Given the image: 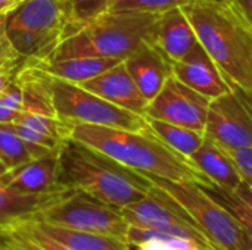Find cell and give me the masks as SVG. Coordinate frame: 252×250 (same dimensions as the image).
Listing matches in <instances>:
<instances>
[{
  "instance_id": "1",
  "label": "cell",
  "mask_w": 252,
  "mask_h": 250,
  "mask_svg": "<svg viewBox=\"0 0 252 250\" xmlns=\"http://www.w3.org/2000/svg\"><path fill=\"white\" fill-rule=\"evenodd\" d=\"M229 85L252 94V24L230 0H192L180 6Z\"/></svg>"
},
{
  "instance_id": "2",
  "label": "cell",
  "mask_w": 252,
  "mask_h": 250,
  "mask_svg": "<svg viewBox=\"0 0 252 250\" xmlns=\"http://www.w3.org/2000/svg\"><path fill=\"white\" fill-rule=\"evenodd\" d=\"M71 139L99 150L146 177L189 181L205 189L214 187L190 159L176 153L152 131H128L103 125L74 124Z\"/></svg>"
},
{
  "instance_id": "3",
  "label": "cell",
  "mask_w": 252,
  "mask_h": 250,
  "mask_svg": "<svg viewBox=\"0 0 252 250\" xmlns=\"http://www.w3.org/2000/svg\"><path fill=\"white\" fill-rule=\"evenodd\" d=\"M159 13L142 10H102L78 22L63 25L61 40L46 57H109L124 60L142 44L154 41Z\"/></svg>"
},
{
  "instance_id": "4",
  "label": "cell",
  "mask_w": 252,
  "mask_h": 250,
  "mask_svg": "<svg viewBox=\"0 0 252 250\" xmlns=\"http://www.w3.org/2000/svg\"><path fill=\"white\" fill-rule=\"evenodd\" d=\"M59 183L83 192L114 208H124L143 199L154 183L99 150L68 139L59 152Z\"/></svg>"
},
{
  "instance_id": "5",
  "label": "cell",
  "mask_w": 252,
  "mask_h": 250,
  "mask_svg": "<svg viewBox=\"0 0 252 250\" xmlns=\"http://www.w3.org/2000/svg\"><path fill=\"white\" fill-rule=\"evenodd\" d=\"M148 178L168 193L188 212L216 249L242 250L247 230L205 187L189 181H170L158 177Z\"/></svg>"
},
{
  "instance_id": "6",
  "label": "cell",
  "mask_w": 252,
  "mask_h": 250,
  "mask_svg": "<svg viewBox=\"0 0 252 250\" xmlns=\"http://www.w3.org/2000/svg\"><path fill=\"white\" fill-rule=\"evenodd\" d=\"M65 25L63 0H21L6 15V29L24 59H46Z\"/></svg>"
},
{
  "instance_id": "7",
  "label": "cell",
  "mask_w": 252,
  "mask_h": 250,
  "mask_svg": "<svg viewBox=\"0 0 252 250\" xmlns=\"http://www.w3.org/2000/svg\"><path fill=\"white\" fill-rule=\"evenodd\" d=\"M55 113L69 124H92L128 131H151L146 116L120 108L87 91L80 84L52 77Z\"/></svg>"
},
{
  "instance_id": "8",
  "label": "cell",
  "mask_w": 252,
  "mask_h": 250,
  "mask_svg": "<svg viewBox=\"0 0 252 250\" xmlns=\"http://www.w3.org/2000/svg\"><path fill=\"white\" fill-rule=\"evenodd\" d=\"M121 214L130 227L182 239L202 250H217L188 212L155 184L143 199L121 208Z\"/></svg>"
},
{
  "instance_id": "9",
  "label": "cell",
  "mask_w": 252,
  "mask_h": 250,
  "mask_svg": "<svg viewBox=\"0 0 252 250\" xmlns=\"http://www.w3.org/2000/svg\"><path fill=\"white\" fill-rule=\"evenodd\" d=\"M37 220L77 231L99 233L126 240L128 224L121 209L103 203L83 192H74L43 211Z\"/></svg>"
},
{
  "instance_id": "10",
  "label": "cell",
  "mask_w": 252,
  "mask_h": 250,
  "mask_svg": "<svg viewBox=\"0 0 252 250\" xmlns=\"http://www.w3.org/2000/svg\"><path fill=\"white\" fill-rule=\"evenodd\" d=\"M211 99L171 75L148 103L145 116L204 133Z\"/></svg>"
},
{
  "instance_id": "11",
  "label": "cell",
  "mask_w": 252,
  "mask_h": 250,
  "mask_svg": "<svg viewBox=\"0 0 252 250\" xmlns=\"http://www.w3.org/2000/svg\"><path fill=\"white\" fill-rule=\"evenodd\" d=\"M204 134L226 150L252 147V116L233 90L211 100Z\"/></svg>"
},
{
  "instance_id": "12",
  "label": "cell",
  "mask_w": 252,
  "mask_h": 250,
  "mask_svg": "<svg viewBox=\"0 0 252 250\" xmlns=\"http://www.w3.org/2000/svg\"><path fill=\"white\" fill-rule=\"evenodd\" d=\"M152 44H155L171 62L186 60L207 53L182 7L159 13Z\"/></svg>"
},
{
  "instance_id": "13",
  "label": "cell",
  "mask_w": 252,
  "mask_h": 250,
  "mask_svg": "<svg viewBox=\"0 0 252 250\" xmlns=\"http://www.w3.org/2000/svg\"><path fill=\"white\" fill-rule=\"evenodd\" d=\"M80 85L87 91L108 100L109 103L145 116V111L149 102L137 88L126 68L124 60L114 65L108 71L81 83Z\"/></svg>"
},
{
  "instance_id": "14",
  "label": "cell",
  "mask_w": 252,
  "mask_h": 250,
  "mask_svg": "<svg viewBox=\"0 0 252 250\" xmlns=\"http://www.w3.org/2000/svg\"><path fill=\"white\" fill-rule=\"evenodd\" d=\"M124 63L148 102L159 93L167 80L173 75L171 60L151 43L142 44L127 59H124Z\"/></svg>"
},
{
  "instance_id": "15",
  "label": "cell",
  "mask_w": 252,
  "mask_h": 250,
  "mask_svg": "<svg viewBox=\"0 0 252 250\" xmlns=\"http://www.w3.org/2000/svg\"><path fill=\"white\" fill-rule=\"evenodd\" d=\"M58 152L9 168L0 181L24 193H49L65 187L59 183Z\"/></svg>"
},
{
  "instance_id": "16",
  "label": "cell",
  "mask_w": 252,
  "mask_h": 250,
  "mask_svg": "<svg viewBox=\"0 0 252 250\" xmlns=\"http://www.w3.org/2000/svg\"><path fill=\"white\" fill-rule=\"evenodd\" d=\"M171 72L183 84L202 96L210 97L211 100L232 90L224 75L219 71L207 53L186 60L171 62Z\"/></svg>"
},
{
  "instance_id": "17",
  "label": "cell",
  "mask_w": 252,
  "mask_h": 250,
  "mask_svg": "<svg viewBox=\"0 0 252 250\" xmlns=\"http://www.w3.org/2000/svg\"><path fill=\"white\" fill-rule=\"evenodd\" d=\"M189 159L213 183L214 187L226 192H235L244 183L242 174L227 150L207 137Z\"/></svg>"
},
{
  "instance_id": "18",
  "label": "cell",
  "mask_w": 252,
  "mask_h": 250,
  "mask_svg": "<svg viewBox=\"0 0 252 250\" xmlns=\"http://www.w3.org/2000/svg\"><path fill=\"white\" fill-rule=\"evenodd\" d=\"M22 93V111L56 116L52 99V75L28 65L25 60L15 74Z\"/></svg>"
},
{
  "instance_id": "19",
  "label": "cell",
  "mask_w": 252,
  "mask_h": 250,
  "mask_svg": "<svg viewBox=\"0 0 252 250\" xmlns=\"http://www.w3.org/2000/svg\"><path fill=\"white\" fill-rule=\"evenodd\" d=\"M28 65H32L55 78L69 81L74 84H81L105 71L112 68L114 65L123 62L118 59L109 57H69L62 60H49V59H38L30 60L25 59Z\"/></svg>"
},
{
  "instance_id": "20",
  "label": "cell",
  "mask_w": 252,
  "mask_h": 250,
  "mask_svg": "<svg viewBox=\"0 0 252 250\" xmlns=\"http://www.w3.org/2000/svg\"><path fill=\"white\" fill-rule=\"evenodd\" d=\"M31 221L43 233H46L47 236L56 239L58 242L66 245L68 248L74 250H130V245L118 237L63 228V227L47 224L37 218H32Z\"/></svg>"
},
{
  "instance_id": "21",
  "label": "cell",
  "mask_w": 252,
  "mask_h": 250,
  "mask_svg": "<svg viewBox=\"0 0 252 250\" xmlns=\"http://www.w3.org/2000/svg\"><path fill=\"white\" fill-rule=\"evenodd\" d=\"M151 131L162 141L165 143L170 149H173L176 153L185 156V158H190L204 143L205 140V134L188 127H182V125H174V124H168L164 121H158V119H152V118H146Z\"/></svg>"
},
{
  "instance_id": "22",
  "label": "cell",
  "mask_w": 252,
  "mask_h": 250,
  "mask_svg": "<svg viewBox=\"0 0 252 250\" xmlns=\"http://www.w3.org/2000/svg\"><path fill=\"white\" fill-rule=\"evenodd\" d=\"M58 150H50L38 144L28 143L18 137L15 133L0 127V159L9 168L25 164L31 159H37L46 155H52Z\"/></svg>"
},
{
  "instance_id": "23",
  "label": "cell",
  "mask_w": 252,
  "mask_h": 250,
  "mask_svg": "<svg viewBox=\"0 0 252 250\" xmlns=\"http://www.w3.org/2000/svg\"><path fill=\"white\" fill-rule=\"evenodd\" d=\"M126 242L130 246H136V250H202L186 240L130 225L126 234Z\"/></svg>"
},
{
  "instance_id": "24",
  "label": "cell",
  "mask_w": 252,
  "mask_h": 250,
  "mask_svg": "<svg viewBox=\"0 0 252 250\" xmlns=\"http://www.w3.org/2000/svg\"><path fill=\"white\" fill-rule=\"evenodd\" d=\"M192 0H106L105 10H142L162 13Z\"/></svg>"
},
{
  "instance_id": "25",
  "label": "cell",
  "mask_w": 252,
  "mask_h": 250,
  "mask_svg": "<svg viewBox=\"0 0 252 250\" xmlns=\"http://www.w3.org/2000/svg\"><path fill=\"white\" fill-rule=\"evenodd\" d=\"M16 233H19L21 236H24L25 239H28L30 242H32L38 249L41 250H74L71 248H68L66 245L58 242L56 239L47 236L46 233H43L40 228H37L34 225V222L30 220V221H25V222H19L16 225H12V227H7Z\"/></svg>"
},
{
  "instance_id": "26",
  "label": "cell",
  "mask_w": 252,
  "mask_h": 250,
  "mask_svg": "<svg viewBox=\"0 0 252 250\" xmlns=\"http://www.w3.org/2000/svg\"><path fill=\"white\" fill-rule=\"evenodd\" d=\"M106 0H63L65 24L89 19L105 10Z\"/></svg>"
},
{
  "instance_id": "27",
  "label": "cell",
  "mask_w": 252,
  "mask_h": 250,
  "mask_svg": "<svg viewBox=\"0 0 252 250\" xmlns=\"http://www.w3.org/2000/svg\"><path fill=\"white\" fill-rule=\"evenodd\" d=\"M25 59L15 49L6 29V15L0 16V66H18Z\"/></svg>"
},
{
  "instance_id": "28",
  "label": "cell",
  "mask_w": 252,
  "mask_h": 250,
  "mask_svg": "<svg viewBox=\"0 0 252 250\" xmlns=\"http://www.w3.org/2000/svg\"><path fill=\"white\" fill-rule=\"evenodd\" d=\"M227 153L235 161L239 172L242 174L244 181L250 187H252V147L236 149V150H227Z\"/></svg>"
},
{
  "instance_id": "29",
  "label": "cell",
  "mask_w": 252,
  "mask_h": 250,
  "mask_svg": "<svg viewBox=\"0 0 252 250\" xmlns=\"http://www.w3.org/2000/svg\"><path fill=\"white\" fill-rule=\"evenodd\" d=\"M0 242L7 246L10 250H41L38 249L32 242L21 236L19 233L10 230V228H1L0 230Z\"/></svg>"
},
{
  "instance_id": "30",
  "label": "cell",
  "mask_w": 252,
  "mask_h": 250,
  "mask_svg": "<svg viewBox=\"0 0 252 250\" xmlns=\"http://www.w3.org/2000/svg\"><path fill=\"white\" fill-rule=\"evenodd\" d=\"M235 196L250 209V212L252 214V187H250L245 181L233 192Z\"/></svg>"
},
{
  "instance_id": "31",
  "label": "cell",
  "mask_w": 252,
  "mask_h": 250,
  "mask_svg": "<svg viewBox=\"0 0 252 250\" xmlns=\"http://www.w3.org/2000/svg\"><path fill=\"white\" fill-rule=\"evenodd\" d=\"M21 65H18V66H0V93L12 83V80H13V77H15V74Z\"/></svg>"
},
{
  "instance_id": "32",
  "label": "cell",
  "mask_w": 252,
  "mask_h": 250,
  "mask_svg": "<svg viewBox=\"0 0 252 250\" xmlns=\"http://www.w3.org/2000/svg\"><path fill=\"white\" fill-rule=\"evenodd\" d=\"M21 112L22 111H16V109L0 106V124H7V122L18 121V118L21 116Z\"/></svg>"
},
{
  "instance_id": "33",
  "label": "cell",
  "mask_w": 252,
  "mask_h": 250,
  "mask_svg": "<svg viewBox=\"0 0 252 250\" xmlns=\"http://www.w3.org/2000/svg\"><path fill=\"white\" fill-rule=\"evenodd\" d=\"M252 24V0H230Z\"/></svg>"
},
{
  "instance_id": "34",
  "label": "cell",
  "mask_w": 252,
  "mask_h": 250,
  "mask_svg": "<svg viewBox=\"0 0 252 250\" xmlns=\"http://www.w3.org/2000/svg\"><path fill=\"white\" fill-rule=\"evenodd\" d=\"M21 0H0V16L7 15Z\"/></svg>"
},
{
  "instance_id": "35",
  "label": "cell",
  "mask_w": 252,
  "mask_h": 250,
  "mask_svg": "<svg viewBox=\"0 0 252 250\" xmlns=\"http://www.w3.org/2000/svg\"><path fill=\"white\" fill-rule=\"evenodd\" d=\"M242 250H252V237L248 233H247V236H245V243H244Z\"/></svg>"
},
{
  "instance_id": "36",
  "label": "cell",
  "mask_w": 252,
  "mask_h": 250,
  "mask_svg": "<svg viewBox=\"0 0 252 250\" xmlns=\"http://www.w3.org/2000/svg\"><path fill=\"white\" fill-rule=\"evenodd\" d=\"M6 171H7V167H6V165L3 164V161L0 159V177H1Z\"/></svg>"
},
{
  "instance_id": "37",
  "label": "cell",
  "mask_w": 252,
  "mask_h": 250,
  "mask_svg": "<svg viewBox=\"0 0 252 250\" xmlns=\"http://www.w3.org/2000/svg\"><path fill=\"white\" fill-rule=\"evenodd\" d=\"M0 250H10V249H9L7 246H4V245H3V243L0 242Z\"/></svg>"
}]
</instances>
